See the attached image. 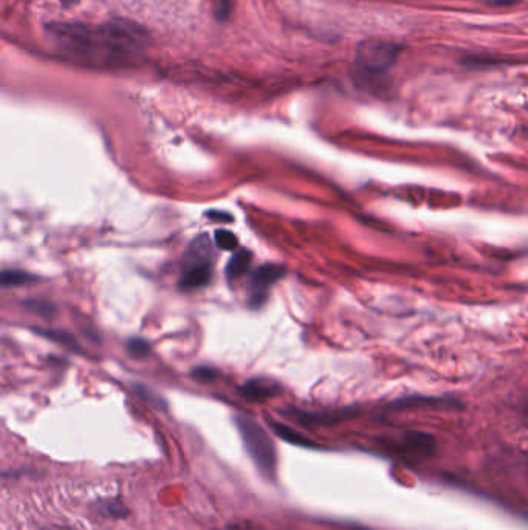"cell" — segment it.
<instances>
[{"mask_svg": "<svg viewBox=\"0 0 528 530\" xmlns=\"http://www.w3.org/2000/svg\"><path fill=\"white\" fill-rule=\"evenodd\" d=\"M48 33L67 55L98 65L124 64L137 57L149 43L147 31L128 21L101 25L50 23Z\"/></svg>", "mask_w": 528, "mask_h": 530, "instance_id": "6da1fadb", "label": "cell"}, {"mask_svg": "<svg viewBox=\"0 0 528 530\" xmlns=\"http://www.w3.org/2000/svg\"><path fill=\"white\" fill-rule=\"evenodd\" d=\"M401 53V45L391 40L369 39L356 48L355 73L358 81L367 89L384 87L388 74Z\"/></svg>", "mask_w": 528, "mask_h": 530, "instance_id": "7a4b0ae2", "label": "cell"}, {"mask_svg": "<svg viewBox=\"0 0 528 530\" xmlns=\"http://www.w3.org/2000/svg\"><path fill=\"white\" fill-rule=\"evenodd\" d=\"M234 424H236L245 450L251 461L254 462L259 473H262L268 481L274 483L278 478V453H276V446L270 434L254 419L242 416V414L234 417Z\"/></svg>", "mask_w": 528, "mask_h": 530, "instance_id": "3957f363", "label": "cell"}, {"mask_svg": "<svg viewBox=\"0 0 528 530\" xmlns=\"http://www.w3.org/2000/svg\"><path fill=\"white\" fill-rule=\"evenodd\" d=\"M211 281V250L206 237L197 239L186 253V264L183 265L180 287L183 290L202 288Z\"/></svg>", "mask_w": 528, "mask_h": 530, "instance_id": "277c9868", "label": "cell"}, {"mask_svg": "<svg viewBox=\"0 0 528 530\" xmlns=\"http://www.w3.org/2000/svg\"><path fill=\"white\" fill-rule=\"evenodd\" d=\"M435 439L422 432H406L397 439L384 442V449L398 454L403 459H427L435 453Z\"/></svg>", "mask_w": 528, "mask_h": 530, "instance_id": "5b68a950", "label": "cell"}, {"mask_svg": "<svg viewBox=\"0 0 528 530\" xmlns=\"http://www.w3.org/2000/svg\"><path fill=\"white\" fill-rule=\"evenodd\" d=\"M285 269L281 265L265 264L259 267L253 275H251L248 284V304L251 309H257L265 303L268 288L283 276Z\"/></svg>", "mask_w": 528, "mask_h": 530, "instance_id": "8992f818", "label": "cell"}, {"mask_svg": "<svg viewBox=\"0 0 528 530\" xmlns=\"http://www.w3.org/2000/svg\"><path fill=\"white\" fill-rule=\"evenodd\" d=\"M270 425L273 428L274 434L281 437L282 441L288 442L291 445H296V446H304V449H320L315 442L310 441V439H307L305 436L296 433L295 429L281 424V422H276V420H270Z\"/></svg>", "mask_w": 528, "mask_h": 530, "instance_id": "52a82bcc", "label": "cell"}, {"mask_svg": "<svg viewBox=\"0 0 528 530\" xmlns=\"http://www.w3.org/2000/svg\"><path fill=\"white\" fill-rule=\"evenodd\" d=\"M242 395L251 402H262L265 399H270L276 394L273 385H268L262 380H251L240 389Z\"/></svg>", "mask_w": 528, "mask_h": 530, "instance_id": "ba28073f", "label": "cell"}, {"mask_svg": "<svg viewBox=\"0 0 528 530\" xmlns=\"http://www.w3.org/2000/svg\"><path fill=\"white\" fill-rule=\"evenodd\" d=\"M251 258H253V254H251V252L245 250V248H242V250H239L237 253H234V256L228 262V267H226V278L237 279L242 275H245L249 269Z\"/></svg>", "mask_w": 528, "mask_h": 530, "instance_id": "9c48e42d", "label": "cell"}, {"mask_svg": "<svg viewBox=\"0 0 528 530\" xmlns=\"http://www.w3.org/2000/svg\"><path fill=\"white\" fill-rule=\"evenodd\" d=\"M132 388H133V393H135L140 397V399H142L146 403H149L150 407H154L155 410L167 411V402L163 399L160 394L155 393L152 388H149V386L142 385V383H133Z\"/></svg>", "mask_w": 528, "mask_h": 530, "instance_id": "30bf717a", "label": "cell"}, {"mask_svg": "<svg viewBox=\"0 0 528 530\" xmlns=\"http://www.w3.org/2000/svg\"><path fill=\"white\" fill-rule=\"evenodd\" d=\"M98 512L101 513L103 517L112 518V519H123L125 517H129V510L124 504L120 501V498L115 500H104V501H98L96 504Z\"/></svg>", "mask_w": 528, "mask_h": 530, "instance_id": "8fae6325", "label": "cell"}, {"mask_svg": "<svg viewBox=\"0 0 528 530\" xmlns=\"http://www.w3.org/2000/svg\"><path fill=\"white\" fill-rule=\"evenodd\" d=\"M2 286L4 287H14V286H22V284H28L36 281L38 278L31 273L27 271H21V270H5L2 273Z\"/></svg>", "mask_w": 528, "mask_h": 530, "instance_id": "7c38bea8", "label": "cell"}, {"mask_svg": "<svg viewBox=\"0 0 528 530\" xmlns=\"http://www.w3.org/2000/svg\"><path fill=\"white\" fill-rule=\"evenodd\" d=\"M215 245L225 252H234L237 248V237L230 230H217L214 235Z\"/></svg>", "mask_w": 528, "mask_h": 530, "instance_id": "4fadbf2b", "label": "cell"}, {"mask_svg": "<svg viewBox=\"0 0 528 530\" xmlns=\"http://www.w3.org/2000/svg\"><path fill=\"white\" fill-rule=\"evenodd\" d=\"M23 308H27L30 312L38 313V315H40V317H45V318L53 317V315L56 313L55 305L52 303H47V301L27 300V301H23Z\"/></svg>", "mask_w": 528, "mask_h": 530, "instance_id": "5bb4252c", "label": "cell"}, {"mask_svg": "<svg viewBox=\"0 0 528 530\" xmlns=\"http://www.w3.org/2000/svg\"><path fill=\"white\" fill-rule=\"evenodd\" d=\"M128 351L135 359H145L149 354V344L142 338H130L128 343Z\"/></svg>", "mask_w": 528, "mask_h": 530, "instance_id": "9a60e30c", "label": "cell"}, {"mask_svg": "<svg viewBox=\"0 0 528 530\" xmlns=\"http://www.w3.org/2000/svg\"><path fill=\"white\" fill-rule=\"evenodd\" d=\"M192 376L200 380V382H211V380L215 378V371H213L211 368H197L192 372Z\"/></svg>", "mask_w": 528, "mask_h": 530, "instance_id": "2e32d148", "label": "cell"}, {"mask_svg": "<svg viewBox=\"0 0 528 530\" xmlns=\"http://www.w3.org/2000/svg\"><path fill=\"white\" fill-rule=\"evenodd\" d=\"M220 530H262V529L254 523H249V521H242V523H234V524L226 526Z\"/></svg>", "mask_w": 528, "mask_h": 530, "instance_id": "e0dca14e", "label": "cell"}, {"mask_svg": "<svg viewBox=\"0 0 528 530\" xmlns=\"http://www.w3.org/2000/svg\"><path fill=\"white\" fill-rule=\"evenodd\" d=\"M215 13L220 19H225L230 13V0H215Z\"/></svg>", "mask_w": 528, "mask_h": 530, "instance_id": "ac0fdd59", "label": "cell"}, {"mask_svg": "<svg viewBox=\"0 0 528 530\" xmlns=\"http://www.w3.org/2000/svg\"><path fill=\"white\" fill-rule=\"evenodd\" d=\"M208 218L209 219H214V220H223V222H231L232 220L231 214L223 213V211H209L208 213Z\"/></svg>", "mask_w": 528, "mask_h": 530, "instance_id": "d6986e66", "label": "cell"}, {"mask_svg": "<svg viewBox=\"0 0 528 530\" xmlns=\"http://www.w3.org/2000/svg\"><path fill=\"white\" fill-rule=\"evenodd\" d=\"M39 334H42V335H45V337H48V338H56V342H61V343H64V344H73V339L70 338V337H67V335H55L53 332H39Z\"/></svg>", "mask_w": 528, "mask_h": 530, "instance_id": "ffe728a7", "label": "cell"}, {"mask_svg": "<svg viewBox=\"0 0 528 530\" xmlns=\"http://www.w3.org/2000/svg\"><path fill=\"white\" fill-rule=\"evenodd\" d=\"M516 0H494L493 5H510V4H515Z\"/></svg>", "mask_w": 528, "mask_h": 530, "instance_id": "44dd1931", "label": "cell"}, {"mask_svg": "<svg viewBox=\"0 0 528 530\" xmlns=\"http://www.w3.org/2000/svg\"><path fill=\"white\" fill-rule=\"evenodd\" d=\"M78 2H79V0H61V4L64 6H73V5H77Z\"/></svg>", "mask_w": 528, "mask_h": 530, "instance_id": "7402d4cb", "label": "cell"}]
</instances>
